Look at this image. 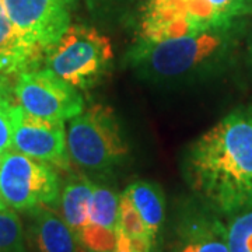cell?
<instances>
[{"label":"cell","instance_id":"1","mask_svg":"<svg viewBox=\"0 0 252 252\" xmlns=\"http://www.w3.org/2000/svg\"><path fill=\"white\" fill-rule=\"evenodd\" d=\"M193 189L225 215L252 207V119L240 111L223 118L192 144Z\"/></svg>","mask_w":252,"mask_h":252},{"label":"cell","instance_id":"2","mask_svg":"<svg viewBox=\"0 0 252 252\" xmlns=\"http://www.w3.org/2000/svg\"><path fill=\"white\" fill-rule=\"evenodd\" d=\"M66 144L69 158L83 170L105 171L125 158L127 146L114 111L102 104L70 119Z\"/></svg>","mask_w":252,"mask_h":252},{"label":"cell","instance_id":"3","mask_svg":"<svg viewBox=\"0 0 252 252\" xmlns=\"http://www.w3.org/2000/svg\"><path fill=\"white\" fill-rule=\"evenodd\" d=\"M224 48L219 30L136 46L130 61L147 77L175 80L200 70Z\"/></svg>","mask_w":252,"mask_h":252},{"label":"cell","instance_id":"4","mask_svg":"<svg viewBox=\"0 0 252 252\" xmlns=\"http://www.w3.org/2000/svg\"><path fill=\"white\" fill-rule=\"evenodd\" d=\"M114 59L111 41L95 28L72 24L46 54L48 67L77 90L95 86Z\"/></svg>","mask_w":252,"mask_h":252},{"label":"cell","instance_id":"5","mask_svg":"<svg viewBox=\"0 0 252 252\" xmlns=\"http://www.w3.org/2000/svg\"><path fill=\"white\" fill-rule=\"evenodd\" d=\"M0 196L18 212L54 205L61 196L59 177L51 164L10 150L0 170Z\"/></svg>","mask_w":252,"mask_h":252},{"label":"cell","instance_id":"6","mask_svg":"<svg viewBox=\"0 0 252 252\" xmlns=\"http://www.w3.org/2000/svg\"><path fill=\"white\" fill-rule=\"evenodd\" d=\"M14 95L28 114L49 121H70L84 109V101L77 89L51 69L18 74Z\"/></svg>","mask_w":252,"mask_h":252},{"label":"cell","instance_id":"7","mask_svg":"<svg viewBox=\"0 0 252 252\" xmlns=\"http://www.w3.org/2000/svg\"><path fill=\"white\" fill-rule=\"evenodd\" d=\"M10 21L30 45L44 54L72 26L76 0H1Z\"/></svg>","mask_w":252,"mask_h":252},{"label":"cell","instance_id":"8","mask_svg":"<svg viewBox=\"0 0 252 252\" xmlns=\"http://www.w3.org/2000/svg\"><path fill=\"white\" fill-rule=\"evenodd\" d=\"M13 149L58 168H67L69 153L63 122L28 114L20 105L10 111Z\"/></svg>","mask_w":252,"mask_h":252},{"label":"cell","instance_id":"9","mask_svg":"<svg viewBox=\"0 0 252 252\" xmlns=\"http://www.w3.org/2000/svg\"><path fill=\"white\" fill-rule=\"evenodd\" d=\"M168 252H230L227 227L205 212H189L175 227Z\"/></svg>","mask_w":252,"mask_h":252},{"label":"cell","instance_id":"10","mask_svg":"<svg viewBox=\"0 0 252 252\" xmlns=\"http://www.w3.org/2000/svg\"><path fill=\"white\" fill-rule=\"evenodd\" d=\"M44 55L18 34L0 0V77L6 79L35 70Z\"/></svg>","mask_w":252,"mask_h":252},{"label":"cell","instance_id":"11","mask_svg":"<svg viewBox=\"0 0 252 252\" xmlns=\"http://www.w3.org/2000/svg\"><path fill=\"white\" fill-rule=\"evenodd\" d=\"M31 212L28 234L34 252H77V238L62 217L45 206Z\"/></svg>","mask_w":252,"mask_h":252},{"label":"cell","instance_id":"12","mask_svg":"<svg viewBox=\"0 0 252 252\" xmlns=\"http://www.w3.org/2000/svg\"><path fill=\"white\" fill-rule=\"evenodd\" d=\"M124 192L133 202L149 233L156 240L165 217V198L160 185L149 181H137Z\"/></svg>","mask_w":252,"mask_h":252},{"label":"cell","instance_id":"13","mask_svg":"<svg viewBox=\"0 0 252 252\" xmlns=\"http://www.w3.org/2000/svg\"><path fill=\"white\" fill-rule=\"evenodd\" d=\"M94 184L79 175L69 181L61 193L63 220L72 228L74 235L89 223V206Z\"/></svg>","mask_w":252,"mask_h":252},{"label":"cell","instance_id":"14","mask_svg":"<svg viewBox=\"0 0 252 252\" xmlns=\"http://www.w3.org/2000/svg\"><path fill=\"white\" fill-rule=\"evenodd\" d=\"M119 198L121 195H118L114 189L94 185L89 206V223L117 231Z\"/></svg>","mask_w":252,"mask_h":252},{"label":"cell","instance_id":"15","mask_svg":"<svg viewBox=\"0 0 252 252\" xmlns=\"http://www.w3.org/2000/svg\"><path fill=\"white\" fill-rule=\"evenodd\" d=\"M76 238L87 252H114L118 247L117 231L94 223L84 225Z\"/></svg>","mask_w":252,"mask_h":252},{"label":"cell","instance_id":"16","mask_svg":"<svg viewBox=\"0 0 252 252\" xmlns=\"http://www.w3.org/2000/svg\"><path fill=\"white\" fill-rule=\"evenodd\" d=\"M0 252H26L24 231L16 212H0Z\"/></svg>","mask_w":252,"mask_h":252},{"label":"cell","instance_id":"17","mask_svg":"<svg viewBox=\"0 0 252 252\" xmlns=\"http://www.w3.org/2000/svg\"><path fill=\"white\" fill-rule=\"evenodd\" d=\"M227 238L230 252H252V207L231 220Z\"/></svg>","mask_w":252,"mask_h":252},{"label":"cell","instance_id":"18","mask_svg":"<svg viewBox=\"0 0 252 252\" xmlns=\"http://www.w3.org/2000/svg\"><path fill=\"white\" fill-rule=\"evenodd\" d=\"M127 235L136 237H152L143 219L125 192L119 198V213H118V228ZM153 238V237H152ZM154 240V238H153ZM156 241V240H154Z\"/></svg>","mask_w":252,"mask_h":252},{"label":"cell","instance_id":"19","mask_svg":"<svg viewBox=\"0 0 252 252\" xmlns=\"http://www.w3.org/2000/svg\"><path fill=\"white\" fill-rule=\"evenodd\" d=\"M207 1L220 13V16L224 18L227 24H230L231 20L237 16L247 13L252 3V0H207Z\"/></svg>","mask_w":252,"mask_h":252},{"label":"cell","instance_id":"20","mask_svg":"<svg viewBox=\"0 0 252 252\" xmlns=\"http://www.w3.org/2000/svg\"><path fill=\"white\" fill-rule=\"evenodd\" d=\"M11 107L0 98V153H7L13 150V125L10 117Z\"/></svg>","mask_w":252,"mask_h":252},{"label":"cell","instance_id":"21","mask_svg":"<svg viewBox=\"0 0 252 252\" xmlns=\"http://www.w3.org/2000/svg\"><path fill=\"white\" fill-rule=\"evenodd\" d=\"M118 247L127 252H153L154 241L152 237H136L127 235L121 230H117Z\"/></svg>","mask_w":252,"mask_h":252},{"label":"cell","instance_id":"22","mask_svg":"<svg viewBox=\"0 0 252 252\" xmlns=\"http://www.w3.org/2000/svg\"><path fill=\"white\" fill-rule=\"evenodd\" d=\"M111 0H90L91 4H95V6H99V4H102V3H109Z\"/></svg>","mask_w":252,"mask_h":252},{"label":"cell","instance_id":"23","mask_svg":"<svg viewBox=\"0 0 252 252\" xmlns=\"http://www.w3.org/2000/svg\"><path fill=\"white\" fill-rule=\"evenodd\" d=\"M6 209H9V206L6 205V202H4L3 198L0 196V212H1V210H6Z\"/></svg>","mask_w":252,"mask_h":252},{"label":"cell","instance_id":"24","mask_svg":"<svg viewBox=\"0 0 252 252\" xmlns=\"http://www.w3.org/2000/svg\"><path fill=\"white\" fill-rule=\"evenodd\" d=\"M3 157H4V154L0 153V170H1V164H3Z\"/></svg>","mask_w":252,"mask_h":252},{"label":"cell","instance_id":"25","mask_svg":"<svg viewBox=\"0 0 252 252\" xmlns=\"http://www.w3.org/2000/svg\"><path fill=\"white\" fill-rule=\"evenodd\" d=\"M114 252H127V251H124V250H119V248H117Z\"/></svg>","mask_w":252,"mask_h":252},{"label":"cell","instance_id":"26","mask_svg":"<svg viewBox=\"0 0 252 252\" xmlns=\"http://www.w3.org/2000/svg\"><path fill=\"white\" fill-rule=\"evenodd\" d=\"M248 114H250V117H251V119H252V108H251V111L248 112Z\"/></svg>","mask_w":252,"mask_h":252},{"label":"cell","instance_id":"27","mask_svg":"<svg viewBox=\"0 0 252 252\" xmlns=\"http://www.w3.org/2000/svg\"><path fill=\"white\" fill-rule=\"evenodd\" d=\"M251 58H252V44H251Z\"/></svg>","mask_w":252,"mask_h":252}]
</instances>
